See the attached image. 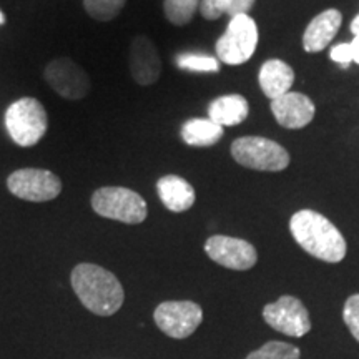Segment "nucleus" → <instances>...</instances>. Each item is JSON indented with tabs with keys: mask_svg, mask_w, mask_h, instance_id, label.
<instances>
[{
	"mask_svg": "<svg viewBox=\"0 0 359 359\" xmlns=\"http://www.w3.org/2000/svg\"><path fill=\"white\" fill-rule=\"evenodd\" d=\"M200 0H165L163 8L165 15L170 24L183 27L190 24L196 11H198Z\"/></svg>",
	"mask_w": 359,
	"mask_h": 359,
	"instance_id": "nucleus-20",
	"label": "nucleus"
},
{
	"mask_svg": "<svg viewBox=\"0 0 359 359\" xmlns=\"http://www.w3.org/2000/svg\"><path fill=\"white\" fill-rule=\"evenodd\" d=\"M343 320L351 331L354 339L359 341V293L349 296L343 308Z\"/></svg>",
	"mask_w": 359,
	"mask_h": 359,
	"instance_id": "nucleus-23",
	"label": "nucleus"
},
{
	"mask_svg": "<svg viewBox=\"0 0 359 359\" xmlns=\"http://www.w3.org/2000/svg\"><path fill=\"white\" fill-rule=\"evenodd\" d=\"M245 359H302V351L290 343L269 341L257 351L250 353Z\"/></svg>",
	"mask_w": 359,
	"mask_h": 359,
	"instance_id": "nucleus-21",
	"label": "nucleus"
},
{
	"mask_svg": "<svg viewBox=\"0 0 359 359\" xmlns=\"http://www.w3.org/2000/svg\"><path fill=\"white\" fill-rule=\"evenodd\" d=\"M154 320L170 338L185 339L198 330L203 321V309L193 302H165L156 306Z\"/></svg>",
	"mask_w": 359,
	"mask_h": 359,
	"instance_id": "nucleus-9",
	"label": "nucleus"
},
{
	"mask_svg": "<svg viewBox=\"0 0 359 359\" xmlns=\"http://www.w3.org/2000/svg\"><path fill=\"white\" fill-rule=\"evenodd\" d=\"M290 231L302 248L326 263H339L346 257V240L325 215L299 210L290 219Z\"/></svg>",
	"mask_w": 359,
	"mask_h": 359,
	"instance_id": "nucleus-1",
	"label": "nucleus"
},
{
	"mask_svg": "<svg viewBox=\"0 0 359 359\" xmlns=\"http://www.w3.org/2000/svg\"><path fill=\"white\" fill-rule=\"evenodd\" d=\"M343 24V13L336 8H327L309 22L303 35V47L309 53H318L333 42Z\"/></svg>",
	"mask_w": 359,
	"mask_h": 359,
	"instance_id": "nucleus-14",
	"label": "nucleus"
},
{
	"mask_svg": "<svg viewBox=\"0 0 359 359\" xmlns=\"http://www.w3.org/2000/svg\"><path fill=\"white\" fill-rule=\"evenodd\" d=\"M271 111L281 127L299 130L313 122L316 107L304 93L288 92L271 100Z\"/></svg>",
	"mask_w": 359,
	"mask_h": 359,
	"instance_id": "nucleus-13",
	"label": "nucleus"
},
{
	"mask_svg": "<svg viewBox=\"0 0 359 359\" xmlns=\"http://www.w3.org/2000/svg\"><path fill=\"white\" fill-rule=\"evenodd\" d=\"M7 188L17 198L43 203L60 195L62 180L50 170L20 168L7 178Z\"/></svg>",
	"mask_w": 359,
	"mask_h": 359,
	"instance_id": "nucleus-7",
	"label": "nucleus"
},
{
	"mask_svg": "<svg viewBox=\"0 0 359 359\" xmlns=\"http://www.w3.org/2000/svg\"><path fill=\"white\" fill-rule=\"evenodd\" d=\"M231 156L241 167L258 172H283L290 165L285 147L264 137H241L231 143Z\"/></svg>",
	"mask_w": 359,
	"mask_h": 359,
	"instance_id": "nucleus-5",
	"label": "nucleus"
},
{
	"mask_svg": "<svg viewBox=\"0 0 359 359\" xmlns=\"http://www.w3.org/2000/svg\"><path fill=\"white\" fill-rule=\"evenodd\" d=\"M331 60H334L336 64L348 67L353 62V53H351V47L349 43H338L331 48L330 52Z\"/></svg>",
	"mask_w": 359,
	"mask_h": 359,
	"instance_id": "nucleus-25",
	"label": "nucleus"
},
{
	"mask_svg": "<svg viewBox=\"0 0 359 359\" xmlns=\"http://www.w3.org/2000/svg\"><path fill=\"white\" fill-rule=\"evenodd\" d=\"M231 0H201L200 12L206 20H217L228 12Z\"/></svg>",
	"mask_w": 359,
	"mask_h": 359,
	"instance_id": "nucleus-24",
	"label": "nucleus"
},
{
	"mask_svg": "<svg viewBox=\"0 0 359 359\" xmlns=\"http://www.w3.org/2000/svg\"><path fill=\"white\" fill-rule=\"evenodd\" d=\"M85 12L98 22H110L123 11L125 0H83Z\"/></svg>",
	"mask_w": 359,
	"mask_h": 359,
	"instance_id": "nucleus-22",
	"label": "nucleus"
},
{
	"mask_svg": "<svg viewBox=\"0 0 359 359\" xmlns=\"http://www.w3.org/2000/svg\"><path fill=\"white\" fill-rule=\"evenodd\" d=\"M351 32L354 35H359V15L354 17V20L351 22Z\"/></svg>",
	"mask_w": 359,
	"mask_h": 359,
	"instance_id": "nucleus-28",
	"label": "nucleus"
},
{
	"mask_svg": "<svg viewBox=\"0 0 359 359\" xmlns=\"http://www.w3.org/2000/svg\"><path fill=\"white\" fill-rule=\"evenodd\" d=\"M253 6L255 0H231V6L228 8L226 13L230 17L241 15V13H248Z\"/></svg>",
	"mask_w": 359,
	"mask_h": 359,
	"instance_id": "nucleus-26",
	"label": "nucleus"
},
{
	"mask_svg": "<svg viewBox=\"0 0 359 359\" xmlns=\"http://www.w3.org/2000/svg\"><path fill=\"white\" fill-rule=\"evenodd\" d=\"M43 77L48 87L67 100H82L92 88L87 72L69 57H58L48 62Z\"/></svg>",
	"mask_w": 359,
	"mask_h": 359,
	"instance_id": "nucleus-8",
	"label": "nucleus"
},
{
	"mask_svg": "<svg viewBox=\"0 0 359 359\" xmlns=\"http://www.w3.org/2000/svg\"><path fill=\"white\" fill-rule=\"evenodd\" d=\"M218 58L205 55V53H191L185 52L177 55V65L182 70L195 72V74H217L219 72Z\"/></svg>",
	"mask_w": 359,
	"mask_h": 359,
	"instance_id": "nucleus-19",
	"label": "nucleus"
},
{
	"mask_svg": "<svg viewBox=\"0 0 359 359\" xmlns=\"http://www.w3.org/2000/svg\"><path fill=\"white\" fill-rule=\"evenodd\" d=\"M156 190H158V196L165 208L173 213H183L195 205V188L178 175L161 177L156 182Z\"/></svg>",
	"mask_w": 359,
	"mask_h": 359,
	"instance_id": "nucleus-15",
	"label": "nucleus"
},
{
	"mask_svg": "<svg viewBox=\"0 0 359 359\" xmlns=\"http://www.w3.org/2000/svg\"><path fill=\"white\" fill-rule=\"evenodd\" d=\"M130 74L138 85H151L160 79L161 60L155 43L145 35H137L130 45Z\"/></svg>",
	"mask_w": 359,
	"mask_h": 359,
	"instance_id": "nucleus-12",
	"label": "nucleus"
},
{
	"mask_svg": "<svg viewBox=\"0 0 359 359\" xmlns=\"http://www.w3.org/2000/svg\"><path fill=\"white\" fill-rule=\"evenodd\" d=\"M258 82L264 95L269 100H275V98L291 92V87L294 83V72L286 62L280 58H271V60L264 62L259 69Z\"/></svg>",
	"mask_w": 359,
	"mask_h": 359,
	"instance_id": "nucleus-16",
	"label": "nucleus"
},
{
	"mask_svg": "<svg viewBox=\"0 0 359 359\" xmlns=\"http://www.w3.org/2000/svg\"><path fill=\"white\" fill-rule=\"evenodd\" d=\"M258 47V27L248 13L231 17L226 32L217 42V57L222 64L243 65Z\"/></svg>",
	"mask_w": 359,
	"mask_h": 359,
	"instance_id": "nucleus-6",
	"label": "nucleus"
},
{
	"mask_svg": "<svg viewBox=\"0 0 359 359\" xmlns=\"http://www.w3.org/2000/svg\"><path fill=\"white\" fill-rule=\"evenodd\" d=\"M6 128L19 147H34L48 128V116L37 98L24 97L13 102L6 111Z\"/></svg>",
	"mask_w": 359,
	"mask_h": 359,
	"instance_id": "nucleus-3",
	"label": "nucleus"
},
{
	"mask_svg": "<svg viewBox=\"0 0 359 359\" xmlns=\"http://www.w3.org/2000/svg\"><path fill=\"white\" fill-rule=\"evenodd\" d=\"M92 208L103 218L127 224H140L148 217L147 201L125 187H103L92 195Z\"/></svg>",
	"mask_w": 359,
	"mask_h": 359,
	"instance_id": "nucleus-4",
	"label": "nucleus"
},
{
	"mask_svg": "<svg viewBox=\"0 0 359 359\" xmlns=\"http://www.w3.org/2000/svg\"><path fill=\"white\" fill-rule=\"evenodd\" d=\"M70 281L83 306L97 316H111L125 302V291L118 278L98 264H77Z\"/></svg>",
	"mask_w": 359,
	"mask_h": 359,
	"instance_id": "nucleus-2",
	"label": "nucleus"
},
{
	"mask_svg": "<svg viewBox=\"0 0 359 359\" xmlns=\"http://www.w3.org/2000/svg\"><path fill=\"white\" fill-rule=\"evenodd\" d=\"M224 128L210 118H190L182 127V140L190 147H213L222 140Z\"/></svg>",
	"mask_w": 359,
	"mask_h": 359,
	"instance_id": "nucleus-18",
	"label": "nucleus"
},
{
	"mask_svg": "<svg viewBox=\"0 0 359 359\" xmlns=\"http://www.w3.org/2000/svg\"><path fill=\"white\" fill-rule=\"evenodd\" d=\"M349 47H351L353 62H356V64H359V35H354L353 42L349 43Z\"/></svg>",
	"mask_w": 359,
	"mask_h": 359,
	"instance_id": "nucleus-27",
	"label": "nucleus"
},
{
	"mask_svg": "<svg viewBox=\"0 0 359 359\" xmlns=\"http://www.w3.org/2000/svg\"><path fill=\"white\" fill-rule=\"evenodd\" d=\"M263 318L273 330L291 336L303 338L311 330L309 313L304 304L294 296H281L275 303H269L263 309Z\"/></svg>",
	"mask_w": 359,
	"mask_h": 359,
	"instance_id": "nucleus-10",
	"label": "nucleus"
},
{
	"mask_svg": "<svg viewBox=\"0 0 359 359\" xmlns=\"http://www.w3.org/2000/svg\"><path fill=\"white\" fill-rule=\"evenodd\" d=\"M6 24V15H4L2 12H0V25H4Z\"/></svg>",
	"mask_w": 359,
	"mask_h": 359,
	"instance_id": "nucleus-29",
	"label": "nucleus"
},
{
	"mask_svg": "<svg viewBox=\"0 0 359 359\" xmlns=\"http://www.w3.org/2000/svg\"><path fill=\"white\" fill-rule=\"evenodd\" d=\"M248 100L243 95H238V93L215 98L208 107V118L223 128L243 123L248 118Z\"/></svg>",
	"mask_w": 359,
	"mask_h": 359,
	"instance_id": "nucleus-17",
	"label": "nucleus"
},
{
	"mask_svg": "<svg viewBox=\"0 0 359 359\" xmlns=\"http://www.w3.org/2000/svg\"><path fill=\"white\" fill-rule=\"evenodd\" d=\"M205 251L210 259H213L219 266L236 269V271L253 268L258 262L257 248L250 241L235 236H210L205 243Z\"/></svg>",
	"mask_w": 359,
	"mask_h": 359,
	"instance_id": "nucleus-11",
	"label": "nucleus"
}]
</instances>
